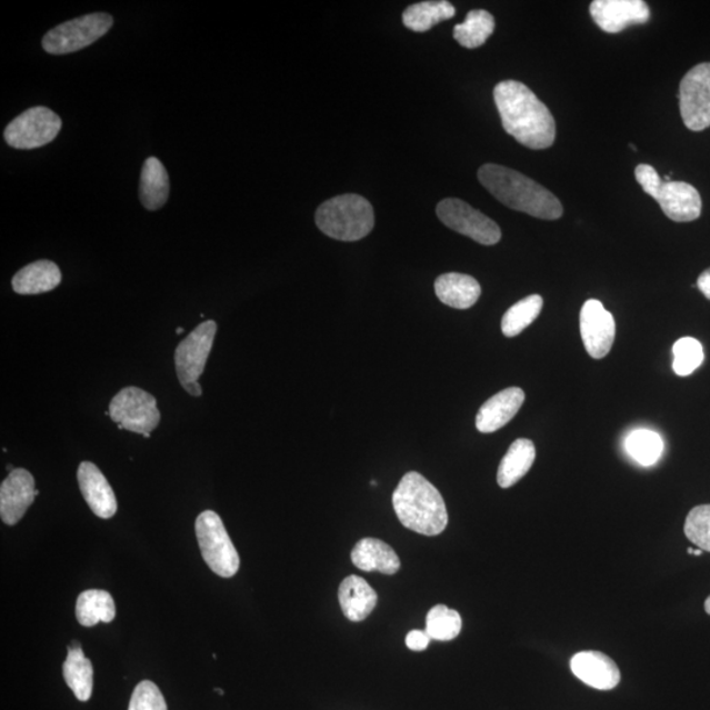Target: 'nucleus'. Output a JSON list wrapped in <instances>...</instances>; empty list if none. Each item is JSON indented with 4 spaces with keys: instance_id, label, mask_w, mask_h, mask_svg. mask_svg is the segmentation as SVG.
<instances>
[{
    "instance_id": "obj_1",
    "label": "nucleus",
    "mask_w": 710,
    "mask_h": 710,
    "mask_svg": "<svg viewBox=\"0 0 710 710\" xmlns=\"http://www.w3.org/2000/svg\"><path fill=\"white\" fill-rule=\"evenodd\" d=\"M493 99L506 132L521 146L541 150L554 143L556 120L528 86L518 81L500 82L493 90Z\"/></svg>"
},
{
    "instance_id": "obj_2",
    "label": "nucleus",
    "mask_w": 710,
    "mask_h": 710,
    "mask_svg": "<svg viewBox=\"0 0 710 710\" xmlns=\"http://www.w3.org/2000/svg\"><path fill=\"white\" fill-rule=\"evenodd\" d=\"M478 178L493 198L514 211L542 220H557L563 214L562 203L554 193L519 171L487 163L479 169Z\"/></svg>"
},
{
    "instance_id": "obj_3",
    "label": "nucleus",
    "mask_w": 710,
    "mask_h": 710,
    "mask_svg": "<svg viewBox=\"0 0 710 710\" xmlns=\"http://www.w3.org/2000/svg\"><path fill=\"white\" fill-rule=\"evenodd\" d=\"M394 513L412 532L433 537L448 527L449 514L442 494L421 473L407 472L392 494Z\"/></svg>"
},
{
    "instance_id": "obj_4",
    "label": "nucleus",
    "mask_w": 710,
    "mask_h": 710,
    "mask_svg": "<svg viewBox=\"0 0 710 710\" xmlns=\"http://www.w3.org/2000/svg\"><path fill=\"white\" fill-rule=\"evenodd\" d=\"M314 220L322 233L347 242L364 239L376 224L369 200L357 193L327 200L316 211Z\"/></svg>"
},
{
    "instance_id": "obj_5",
    "label": "nucleus",
    "mask_w": 710,
    "mask_h": 710,
    "mask_svg": "<svg viewBox=\"0 0 710 710\" xmlns=\"http://www.w3.org/2000/svg\"><path fill=\"white\" fill-rule=\"evenodd\" d=\"M636 179L642 190L654 198L666 217L678 222L693 221L701 214V197L692 184L666 182L651 164H638Z\"/></svg>"
},
{
    "instance_id": "obj_6",
    "label": "nucleus",
    "mask_w": 710,
    "mask_h": 710,
    "mask_svg": "<svg viewBox=\"0 0 710 710\" xmlns=\"http://www.w3.org/2000/svg\"><path fill=\"white\" fill-rule=\"evenodd\" d=\"M196 530L208 568L221 578L234 577L240 569V557L220 516L213 511L200 513Z\"/></svg>"
},
{
    "instance_id": "obj_7",
    "label": "nucleus",
    "mask_w": 710,
    "mask_h": 710,
    "mask_svg": "<svg viewBox=\"0 0 710 710\" xmlns=\"http://www.w3.org/2000/svg\"><path fill=\"white\" fill-rule=\"evenodd\" d=\"M113 26V19L109 13H90L67 23L57 26L42 39V48L49 54L62 56L78 52L94 44Z\"/></svg>"
},
{
    "instance_id": "obj_8",
    "label": "nucleus",
    "mask_w": 710,
    "mask_h": 710,
    "mask_svg": "<svg viewBox=\"0 0 710 710\" xmlns=\"http://www.w3.org/2000/svg\"><path fill=\"white\" fill-rule=\"evenodd\" d=\"M217 331V322L213 320L204 321L196 331L186 337L176 350V368L179 382L192 397L202 394L198 379L206 369Z\"/></svg>"
},
{
    "instance_id": "obj_9",
    "label": "nucleus",
    "mask_w": 710,
    "mask_h": 710,
    "mask_svg": "<svg viewBox=\"0 0 710 710\" xmlns=\"http://www.w3.org/2000/svg\"><path fill=\"white\" fill-rule=\"evenodd\" d=\"M109 414L119 424V429L146 437L153 432L161 420L153 394L138 387L121 390L111 400Z\"/></svg>"
},
{
    "instance_id": "obj_10",
    "label": "nucleus",
    "mask_w": 710,
    "mask_h": 710,
    "mask_svg": "<svg viewBox=\"0 0 710 710\" xmlns=\"http://www.w3.org/2000/svg\"><path fill=\"white\" fill-rule=\"evenodd\" d=\"M62 121L47 107H33L19 114L4 129V139L10 147L21 150L38 149L59 136Z\"/></svg>"
},
{
    "instance_id": "obj_11",
    "label": "nucleus",
    "mask_w": 710,
    "mask_h": 710,
    "mask_svg": "<svg viewBox=\"0 0 710 710\" xmlns=\"http://www.w3.org/2000/svg\"><path fill=\"white\" fill-rule=\"evenodd\" d=\"M437 217L451 231L470 237L482 246L491 247L501 240V231L497 222L461 199H443L437 206Z\"/></svg>"
},
{
    "instance_id": "obj_12",
    "label": "nucleus",
    "mask_w": 710,
    "mask_h": 710,
    "mask_svg": "<svg viewBox=\"0 0 710 710\" xmlns=\"http://www.w3.org/2000/svg\"><path fill=\"white\" fill-rule=\"evenodd\" d=\"M679 103L688 129L700 132L710 127V62L698 64L681 79Z\"/></svg>"
},
{
    "instance_id": "obj_13",
    "label": "nucleus",
    "mask_w": 710,
    "mask_h": 710,
    "mask_svg": "<svg viewBox=\"0 0 710 710\" xmlns=\"http://www.w3.org/2000/svg\"><path fill=\"white\" fill-rule=\"evenodd\" d=\"M580 334L587 353L594 360H601L612 350L616 337V322L611 312L601 301L587 300L580 311Z\"/></svg>"
},
{
    "instance_id": "obj_14",
    "label": "nucleus",
    "mask_w": 710,
    "mask_h": 710,
    "mask_svg": "<svg viewBox=\"0 0 710 710\" xmlns=\"http://www.w3.org/2000/svg\"><path fill=\"white\" fill-rule=\"evenodd\" d=\"M591 17L602 31L620 33L634 24H647L651 12L643 0H594Z\"/></svg>"
},
{
    "instance_id": "obj_15",
    "label": "nucleus",
    "mask_w": 710,
    "mask_h": 710,
    "mask_svg": "<svg viewBox=\"0 0 710 710\" xmlns=\"http://www.w3.org/2000/svg\"><path fill=\"white\" fill-rule=\"evenodd\" d=\"M30 471L16 469L0 487V516L7 526H17L38 497Z\"/></svg>"
},
{
    "instance_id": "obj_16",
    "label": "nucleus",
    "mask_w": 710,
    "mask_h": 710,
    "mask_svg": "<svg viewBox=\"0 0 710 710\" xmlns=\"http://www.w3.org/2000/svg\"><path fill=\"white\" fill-rule=\"evenodd\" d=\"M571 671L594 690H613L621 681V672L612 658L600 651H582L571 658Z\"/></svg>"
},
{
    "instance_id": "obj_17",
    "label": "nucleus",
    "mask_w": 710,
    "mask_h": 710,
    "mask_svg": "<svg viewBox=\"0 0 710 710\" xmlns=\"http://www.w3.org/2000/svg\"><path fill=\"white\" fill-rule=\"evenodd\" d=\"M79 489L86 503L100 519H111L118 511V501L102 471L94 463L82 462L78 469Z\"/></svg>"
},
{
    "instance_id": "obj_18",
    "label": "nucleus",
    "mask_w": 710,
    "mask_h": 710,
    "mask_svg": "<svg viewBox=\"0 0 710 710\" xmlns=\"http://www.w3.org/2000/svg\"><path fill=\"white\" fill-rule=\"evenodd\" d=\"M526 401V392L519 387H509L486 401L477 414V428L482 433H493L504 428Z\"/></svg>"
},
{
    "instance_id": "obj_19",
    "label": "nucleus",
    "mask_w": 710,
    "mask_h": 710,
    "mask_svg": "<svg viewBox=\"0 0 710 710\" xmlns=\"http://www.w3.org/2000/svg\"><path fill=\"white\" fill-rule=\"evenodd\" d=\"M339 601L342 613L353 622H360L374 611L378 594L374 588L361 577L350 576L342 580L339 588Z\"/></svg>"
},
{
    "instance_id": "obj_20",
    "label": "nucleus",
    "mask_w": 710,
    "mask_h": 710,
    "mask_svg": "<svg viewBox=\"0 0 710 710\" xmlns=\"http://www.w3.org/2000/svg\"><path fill=\"white\" fill-rule=\"evenodd\" d=\"M351 562L366 572L378 571L393 576L400 570V559L394 550L377 538H363L351 551Z\"/></svg>"
},
{
    "instance_id": "obj_21",
    "label": "nucleus",
    "mask_w": 710,
    "mask_h": 710,
    "mask_svg": "<svg viewBox=\"0 0 710 710\" xmlns=\"http://www.w3.org/2000/svg\"><path fill=\"white\" fill-rule=\"evenodd\" d=\"M434 290L443 304L456 310H469L482 296V287L477 279L461 272H448L437 278Z\"/></svg>"
},
{
    "instance_id": "obj_22",
    "label": "nucleus",
    "mask_w": 710,
    "mask_h": 710,
    "mask_svg": "<svg viewBox=\"0 0 710 710\" xmlns=\"http://www.w3.org/2000/svg\"><path fill=\"white\" fill-rule=\"evenodd\" d=\"M61 270L52 261H38L21 269L12 279V289L20 296H38L49 292L61 283Z\"/></svg>"
},
{
    "instance_id": "obj_23",
    "label": "nucleus",
    "mask_w": 710,
    "mask_h": 710,
    "mask_svg": "<svg viewBox=\"0 0 710 710\" xmlns=\"http://www.w3.org/2000/svg\"><path fill=\"white\" fill-rule=\"evenodd\" d=\"M170 193V179L167 168L156 157L143 163L140 179V200L149 211L160 210L167 204Z\"/></svg>"
},
{
    "instance_id": "obj_24",
    "label": "nucleus",
    "mask_w": 710,
    "mask_h": 710,
    "mask_svg": "<svg viewBox=\"0 0 710 710\" xmlns=\"http://www.w3.org/2000/svg\"><path fill=\"white\" fill-rule=\"evenodd\" d=\"M534 443L527 439L516 440L507 454L501 459L498 471V483L501 489H509L527 476L536 461Z\"/></svg>"
},
{
    "instance_id": "obj_25",
    "label": "nucleus",
    "mask_w": 710,
    "mask_h": 710,
    "mask_svg": "<svg viewBox=\"0 0 710 710\" xmlns=\"http://www.w3.org/2000/svg\"><path fill=\"white\" fill-rule=\"evenodd\" d=\"M68 658L62 666L64 681L79 701H89L92 693V664L86 658L81 644L73 642L68 648Z\"/></svg>"
},
{
    "instance_id": "obj_26",
    "label": "nucleus",
    "mask_w": 710,
    "mask_h": 710,
    "mask_svg": "<svg viewBox=\"0 0 710 710\" xmlns=\"http://www.w3.org/2000/svg\"><path fill=\"white\" fill-rule=\"evenodd\" d=\"M117 616V608L111 593L102 590H90L79 594L77 600V619L82 627H96L99 622L110 623Z\"/></svg>"
},
{
    "instance_id": "obj_27",
    "label": "nucleus",
    "mask_w": 710,
    "mask_h": 710,
    "mask_svg": "<svg viewBox=\"0 0 710 710\" xmlns=\"http://www.w3.org/2000/svg\"><path fill=\"white\" fill-rule=\"evenodd\" d=\"M454 16V6L447 0L420 2L408 7L403 13V23L414 32H427L430 28Z\"/></svg>"
},
{
    "instance_id": "obj_28",
    "label": "nucleus",
    "mask_w": 710,
    "mask_h": 710,
    "mask_svg": "<svg viewBox=\"0 0 710 710\" xmlns=\"http://www.w3.org/2000/svg\"><path fill=\"white\" fill-rule=\"evenodd\" d=\"M494 31V19L489 11L472 10L462 24L454 27V39L464 48L482 47Z\"/></svg>"
},
{
    "instance_id": "obj_29",
    "label": "nucleus",
    "mask_w": 710,
    "mask_h": 710,
    "mask_svg": "<svg viewBox=\"0 0 710 710\" xmlns=\"http://www.w3.org/2000/svg\"><path fill=\"white\" fill-rule=\"evenodd\" d=\"M543 307V299L540 296H530L518 301L503 316L501 320V331L506 337H516L533 324L540 316Z\"/></svg>"
},
{
    "instance_id": "obj_30",
    "label": "nucleus",
    "mask_w": 710,
    "mask_h": 710,
    "mask_svg": "<svg viewBox=\"0 0 710 710\" xmlns=\"http://www.w3.org/2000/svg\"><path fill=\"white\" fill-rule=\"evenodd\" d=\"M462 617L447 606H436L427 614V633L430 640L451 641L461 633Z\"/></svg>"
},
{
    "instance_id": "obj_31",
    "label": "nucleus",
    "mask_w": 710,
    "mask_h": 710,
    "mask_svg": "<svg viewBox=\"0 0 710 710\" xmlns=\"http://www.w3.org/2000/svg\"><path fill=\"white\" fill-rule=\"evenodd\" d=\"M664 443L662 437L652 430L638 429L627 440L628 453L636 462L651 466L662 457Z\"/></svg>"
},
{
    "instance_id": "obj_32",
    "label": "nucleus",
    "mask_w": 710,
    "mask_h": 710,
    "mask_svg": "<svg viewBox=\"0 0 710 710\" xmlns=\"http://www.w3.org/2000/svg\"><path fill=\"white\" fill-rule=\"evenodd\" d=\"M672 369L679 377L691 376L700 368L706 358L701 343L692 337L678 340L672 348Z\"/></svg>"
},
{
    "instance_id": "obj_33",
    "label": "nucleus",
    "mask_w": 710,
    "mask_h": 710,
    "mask_svg": "<svg viewBox=\"0 0 710 710\" xmlns=\"http://www.w3.org/2000/svg\"><path fill=\"white\" fill-rule=\"evenodd\" d=\"M684 533L694 547L710 552V504L694 507L688 513Z\"/></svg>"
},
{
    "instance_id": "obj_34",
    "label": "nucleus",
    "mask_w": 710,
    "mask_h": 710,
    "mask_svg": "<svg viewBox=\"0 0 710 710\" xmlns=\"http://www.w3.org/2000/svg\"><path fill=\"white\" fill-rule=\"evenodd\" d=\"M128 710H168L163 694L153 681L143 680L136 686Z\"/></svg>"
},
{
    "instance_id": "obj_35",
    "label": "nucleus",
    "mask_w": 710,
    "mask_h": 710,
    "mask_svg": "<svg viewBox=\"0 0 710 710\" xmlns=\"http://www.w3.org/2000/svg\"><path fill=\"white\" fill-rule=\"evenodd\" d=\"M430 637L426 630H412L406 637L407 648L412 651H424L430 643Z\"/></svg>"
},
{
    "instance_id": "obj_36",
    "label": "nucleus",
    "mask_w": 710,
    "mask_h": 710,
    "mask_svg": "<svg viewBox=\"0 0 710 710\" xmlns=\"http://www.w3.org/2000/svg\"><path fill=\"white\" fill-rule=\"evenodd\" d=\"M696 286H698V289L702 292V296L710 300V268L707 269L704 272H701V276L699 277L698 283H696Z\"/></svg>"
},
{
    "instance_id": "obj_37",
    "label": "nucleus",
    "mask_w": 710,
    "mask_h": 710,
    "mask_svg": "<svg viewBox=\"0 0 710 710\" xmlns=\"http://www.w3.org/2000/svg\"><path fill=\"white\" fill-rule=\"evenodd\" d=\"M706 612L710 614V597L706 600Z\"/></svg>"
},
{
    "instance_id": "obj_38",
    "label": "nucleus",
    "mask_w": 710,
    "mask_h": 710,
    "mask_svg": "<svg viewBox=\"0 0 710 710\" xmlns=\"http://www.w3.org/2000/svg\"><path fill=\"white\" fill-rule=\"evenodd\" d=\"M702 554V550L701 549H694L693 551V556L694 557H700Z\"/></svg>"
},
{
    "instance_id": "obj_39",
    "label": "nucleus",
    "mask_w": 710,
    "mask_h": 710,
    "mask_svg": "<svg viewBox=\"0 0 710 710\" xmlns=\"http://www.w3.org/2000/svg\"><path fill=\"white\" fill-rule=\"evenodd\" d=\"M693 551H694L693 548H690V549L687 550L688 554H693Z\"/></svg>"
},
{
    "instance_id": "obj_40",
    "label": "nucleus",
    "mask_w": 710,
    "mask_h": 710,
    "mask_svg": "<svg viewBox=\"0 0 710 710\" xmlns=\"http://www.w3.org/2000/svg\"><path fill=\"white\" fill-rule=\"evenodd\" d=\"M178 334H181L183 332V328H178Z\"/></svg>"
},
{
    "instance_id": "obj_41",
    "label": "nucleus",
    "mask_w": 710,
    "mask_h": 710,
    "mask_svg": "<svg viewBox=\"0 0 710 710\" xmlns=\"http://www.w3.org/2000/svg\"><path fill=\"white\" fill-rule=\"evenodd\" d=\"M214 691L219 692L220 696L224 694V691L219 690V688H218V690H214Z\"/></svg>"
}]
</instances>
